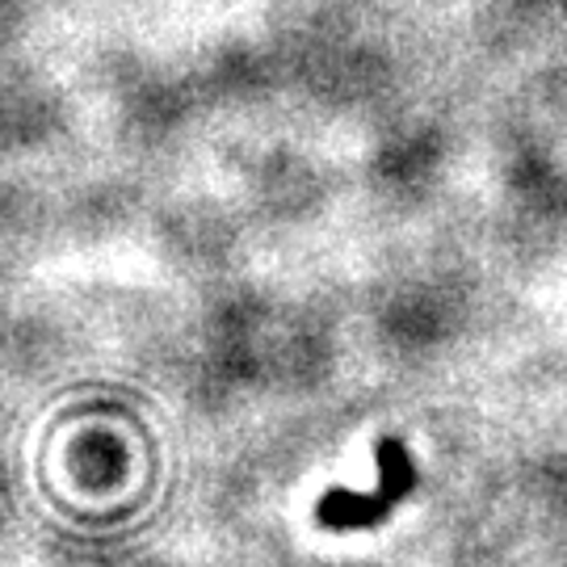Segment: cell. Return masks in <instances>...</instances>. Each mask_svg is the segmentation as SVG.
Masks as SVG:
<instances>
[{
	"label": "cell",
	"instance_id": "cell-1",
	"mask_svg": "<svg viewBox=\"0 0 567 567\" xmlns=\"http://www.w3.org/2000/svg\"><path fill=\"white\" fill-rule=\"evenodd\" d=\"M374 466H379V487L374 496L349 492V487H332L320 496L316 505V522L324 529L349 534V529H374L383 526L395 508L404 505L408 496L421 484V471L412 463V454L400 437H379L374 442Z\"/></svg>",
	"mask_w": 567,
	"mask_h": 567
}]
</instances>
